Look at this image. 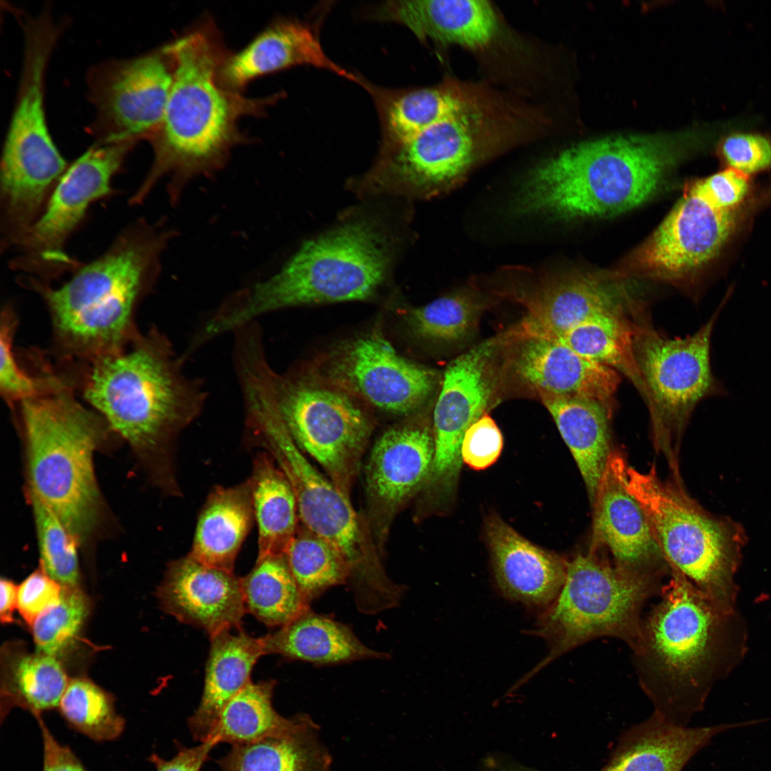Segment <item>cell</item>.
Returning a JSON list of instances; mask_svg holds the SVG:
<instances>
[{
  "label": "cell",
  "instance_id": "obj_49",
  "mask_svg": "<svg viewBox=\"0 0 771 771\" xmlns=\"http://www.w3.org/2000/svg\"><path fill=\"white\" fill-rule=\"evenodd\" d=\"M62 586L41 568L31 574L18 587L17 608L30 625L48 608L56 603Z\"/></svg>",
  "mask_w": 771,
  "mask_h": 771
},
{
  "label": "cell",
  "instance_id": "obj_20",
  "mask_svg": "<svg viewBox=\"0 0 771 771\" xmlns=\"http://www.w3.org/2000/svg\"><path fill=\"white\" fill-rule=\"evenodd\" d=\"M497 344L490 339L448 366L433 414L434 454L428 480L445 487L461 465L460 447L467 429L483 415L491 393L488 363Z\"/></svg>",
  "mask_w": 771,
  "mask_h": 771
},
{
  "label": "cell",
  "instance_id": "obj_25",
  "mask_svg": "<svg viewBox=\"0 0 771 771\" xmlns=\"http://www.w3.org/2000/svg\"><path fill=\"white\" fill-rule=\"evenodd\" d=\"M485 534L503 594L526 605L549 606L564 584L567 561L533 544L498 516L487 520Z\"/></svg>",
  "mask_w": 771,
  "mask_h": 771
},
{
  "label": "cell",
  "instance_id": "obj_32",
  "mask_svg": "<svg viewBox=\"0 0 771 771\" xmlns=\"http://www.w3.org/2000/svg\"><path fill=\"white\" fill-rule=\"evenodd\" d=\"M261 638L265 655L278 654L314 664L388 657L364 645L346 625L310 610Z\"/></svg>",
  "mask_w": 771,
  "mask_h": 771
},
{
  "label": "cell",
  "instance_id": "obj_39",
  "mask_svg": "<svg viewBox=\"0 0 771 771\" xmlns=\"http://www.w3.org/2000/svg\"><path fill=\"white\" fill-rule=\"evenodd\" d=\"M384 143L405 142L426 129L468 113L465 103L440 88L401 91L381 99Z\"/></svg>",
  "mask_w": 771,
  "mask_h": 771
},
{
  "label": "cell",
  "instance_id": "obj_10",
  "mask_svg": "<svg viewBox=\"0 0 771 771\" xmlns=\"http://www.w3.org/2000/svg\"><path fill=\"white\" fill-rule=\"evenodd\" d=\"M662 585L622 571L595 548L567 561L564 584L535 630L548 642L549 653L523 681L557 657L598 638H615L632 648L640 635L643 608L660 594Z\"/></svg>",
  "mask_w": 771,
  "mask_h": 771
},
{
  "label": "cell",
  "instance_id": "obj_26",
  "mask_svg": "<svg viewBox=\"0 0 771 771\" xmlns=\"http://www.w3.org/2000/svg\"><path fill=\"white\" fill-rule=\"evenodd\" d=\"M298 65L326 69L363 84L326 54L313 29L293 20L271 24L241 51L228 55L220 78L226 87L240 91L256 78Z\"/></svg>",
  "mask_w": 771,
  "mask_h": 771
},
{
  "label": "cell",
  "instance_id": "obj_18",
  "mask_svg": "<svg viewBox=\"0 0 771 771\" xmlns=\"http://www.w3.org/2000/svg\"><path fill=\"white\" fill-rule=\"evenodd\" d=\"M173 77L172 60L163 49L113 67L96 94L104 142L152 137L162 122Z\"/></svg>",
  "mask_w": 771,
  "mask_h": 771
},
{
  "label": "cell",
  "instance_id": "obj_9",
  "mask_svg": "<svg viewBox=\"0 0 771 771\" xmlns=\"http://www.w3.org/2000/svg\"><path fill=\"white\" fill-rule=\"evenodd\" d=\"M245 414L251 433L268 451L289 483L303 527L333 545L346 559L351 590L369 594L381 589L388 576L349 496L309 462L288 432L273 400L255 399Z\"/></svg>",
  "mask_w": 771,
  "mask_h": 771
},
{
  "label": "cell",
  "instance_id": "obj_24",
  "mask_svg": "<svg viewBox=\"0 0 771 771\" xmlns=\"http://www.w3.org/2000/svg\"><path fill=\"white\" fill-rule=\"evenodd\" d=\"M513 366L538 393L588 398L613 414L621 375L584 358L558 340L520 339Z\"/></svg>",
  "mask_w": 771,
  "mask_h": 771
},
{
  "label": "cell",
  "instance_id": "obj_51",
  "mask_svg": "<svg viewBox=\"0 0 771 771\" xmlns=\"http://www.w3.org/2000/svg\"><path fill=\"white\" fill-rule=\"evenodd\" d=\"M216 745L213 740H206L191 747L181 746L176 755L170 760H164L153 753L148 760L154 765L156 771H200Z\"/></svg>",
  "mask_w": 771,
  "mask_h": 771
},
{
  "label": "cell",
  "instance_id": "obj_46",
  "mask_svg": "<svg viewBox=\"0 0 771 771\" xmlns=\"http://www.w3.org/2000/svg\"><path fill=\"white\" fill-rule=\"evenodd\" d=\"M720 158L729 167L746 175L771 168V136L756 131H732L717 146Z\"/></svg>",
  "mask_w": 771,
  "mask_h": 771
},
{
  "label": "cell",
  "instance_id": "obj_1",
  "mask_svg": "<svg viewBox=\"0 0 771 771\" xmlns=\"http://www.w3.org/2000/svg\"><path fill=\"white\" fill-rule=\"evenodd\" d=\"M670 575L631 649L653 712L687 726L715 682L742 660L747 635L737 611L721 610L678 571Z\"/></svg>",
  "mask_w": 771,
  "mask_h": 771
},
{
  "label": "cell",
  "instance_id": "obj_37",
  "mask_svg": "<svg viewBox=\"0 0 771 771\" xmlns=\"http://www.w3.org/2000/svg\"><path fill=\"white\" fill-rule=\"evenodd\" d=\"M275 683L249 682L221 709L206 740L238 745L291 728L298 715L286 718L275 710L272 705Z\"/></svg>",
  "mask_w": 771,
  "mask_h": 771
},
{
  "label": "cell",
  "instance_id": "obj_3",
  "mask_svg": "<svg viewBox=\"0 0 771 771\" xmlns=\"http://www.w3.org/2000/svg\"><path fill=\"white\" fill-rule=\"evenodd\" d=\"M709 128L610 136L574 145L531 172L520 211L558 219L618 215L651 198Z\"/></svg>",
  "mask_w": 771,
  "mask_h": 771
},
{
  "label": "cell",
  "instance_id": "obj_6",
  "mask_svg": "<svg viewBox=\"0 0 771 771\" xmlns=\"http://www.w3.org/2000/svg\"><path fill=\"white\" fill-rule=\"evenodd\" d=\"M366 221L343 224L304 243L279 271L227 297L211 323L221 334L283 308L366 299L383 282L388 256Z\"/></svg>",
  "mask_w": 771,
  "mask_h": 771
},
{
  "label": "cell",
  "instance_id": "obj_41",
  "mask_svg": "<svg viewBox=\"0 0 771 771\" xmlns=\"http://www.w3.org/2000/svg\"><path fill=\"white\" fill-rule=\"evenodd\" d=\"M58 707L70 727L96 741L114 740L125 728L113 696L89 680L70 681Z\"/></svg>",
  "mask_w": 771,
  "mask_h": 771
},
{
  "label": "cell",
  "instance_id": "obj_36",
  "mask_svg": "<svg viewBox=\"0 0 771 771\" xmlns=\"http://www.w3.org/2000/svg\"><path fill=\"white\" fill-rule=\"evenodd\" d=\"M631 306L598 313L558 340L581 356L626 377L643 398L644 384L633 349Z\"/></svg>",
  "mask_w": 771,
  "mask_h": 771
},
{
  "label": "cell",
  "instance_id": "obj_11",
  "mask_svg": "<svg viewBox=\"0 0 771 771\" xmlns=\"http://www.w3.org/2000/svg\"><path fill=\"white\" fill-rule=\"evenodd\" d=\"M725 303L695 333L684 338L657 331L639 303L631 309L634 354L654 444L676 476L680 440L695 408L708 397L727 394L710 363L711 336Z\"/></svg>",
  "mask_w": 771,
  "mask_h": 771
},
{
  "label": "cell",
  "instance_id": "obj_38",
  "mask_svg": "<svg viewBox=\"0 0 771 771\" xmlns=\"http://www.w3.org/2000/svg\"><path fill=\"white\" fill-rule=\"evenodd\" d=\"M246 611L269 627H282L309 609L283 555L257 559L241 578Z\"/></svg>",
  "mask_w": 771,
  "mask_h": 771
},
{
  "label": "cell",
  "instance_id": "obj_27",
  "mask_svg": "<svg viewBox=\"0 0 771 771\" xmlns=\"http://www.w3.org/2000/svg\"><path fill=\"white\" fill-rule=\"evenodd\" d=\"M378 17L404 25L420 40L468 49L485 46L498 30L495 11L485 0L391 1Z\"/></svg>",
  "mask_w": 771,
  "mask_h": 771
},
{
  "label": "cell",
  "instance_id": "obj_29",
  "mask_svg": "<svg viewBox=\"0 0 771 771\" xmlns=\"http://www.w3.org/2000/svg\"><path fill=\"white\" fill-rule=\"evenodd\" d=\"M211 647L201 701L188 725L195 740L205 742L223 706L249 682L253 667L265 655L261 638L241 629L210 638Z\"/></svg>",
  "mask_w": 771,
  "mask_h": 771
},
{
  "label": "cell",
  "instance_id": "obj_23",
  "mask_svg": "<svg viewBox=\"0 0 771 771\" xmlns=\"http://www.w3.org/2000/svg\"><path fill=\"white\" fill-rule=\"evenodd\" d=\"M433 454V435L426 427L414 423L394 426L376 442L368 460L366 481L382 529L429 478Z\"/></svg>",
  "mask_w": 771,
  "mask_h": 771
},
{
  "label": "cell",
  "instance_id": "obj_44",
  "mask_svg": "<svg viewBox=\"0 0 771 771\" xmlns=\"http://www.w3.org/2000/svg\"><path fill=\"white\" fill-rule=\"evenodd\" d=\"M479 306L468 293L438 298L410 313L418 334L428 339L454 341L465 336L474 326Z\"/></svg>",
  "mask_w": 771,
  "mask_h": 771
},
{
  "label": "cell",
  "instance_id": "obj_14",
  "mask_svg": "<svg viewBox=\"0 0 771 771\" xmlns=\"http://www.w3.org/2000/svg\"><path fill=\"white\" fill-rule=\"evenodd\" d=\"M737 220L735 210L713 206L690 186L652 233L613 271L624 279L680 284L719 254Z\"/></svg>",
  "mask_w": 771,
  "mask_h": 771
},
{
  "label": "cell",
  "instance_id": "obj_35",
  "mask_svg": "<svg viewBox=\"0 0 771 771\" xmlns=\"http://www.w3.org/2000/svg\"><path fill=\"white\" fill-rule=\"evenodd\" d=\"M258 528V558L283 555L298 527L295 495L273 458L259 453L249 480Z\"/></svg>",
  "mask_w": 771,
  "mask_h": 771
},
{
  "label": "cell",
  "instance_id": "obj_17",
  "mask_svg": "<svg viewBox=\"0 0 771 771\" xmlns=\"http://www.w3.org/2000/svg\"><path fill=\"white\" fill-rule=\"evenodd\" d=\"M338 385L375 406L406 414L431 393L434 375L396 352L382 336L371 333L341 347L328 366Z\"/></svg>",
  "mask_w": 771,
  "mask_h": 771
},
{
  "label": "cell",
  "instance_id": "obj_40",
  "mask_svg": "<svg viewBox=\"0 0 771 771\" xmlns=\"http://www.w3.org/2000/svg\"><path fill=\"white\" fill-rule=\"evenodd\" d=\"M283 556L308 603L327 589L348 582L349 567L343 555L303 527L297 530Z\"/></svg>",
  "mask_w": 771,
  "mask_h": 771
},
{
  "label": "cell",
  "instance_id": "obj_42",
  "mask_svg": "<svg viewBox=\"0 0 771 771\" xmlns=\"http://www.w3.org/2000/svg\"><path fill=\"white\" fill-rule=\"evenodd\" d=\"M31 497L41 568L61 586H77L79 543L51 509L31 493Z\"/></svg>",
  "mask_w": 771,
  "mask_h": 771
},
{
  "label": "cell",
  "instance_id": "obj_7",
  "mask_svg": "<svg viewBox=\"0 0 771 771\" xmlns=\"http://www.w3.org/2000/svg\"><path fill=\"white\" fill-rule=\"evenodd\" d=\"M26 443L31 493L65 524L79 543L95 530L100 495L94 453L111 431L94 409L56 376L18 404Z\"/></svg>",
  "mask_w": 771,
  "mask_h": 771
},
{
  "label": "cell",
  "instance_id": "obj_43",
  "mask_svg": "<svg viewBox=\"0 0 771 771\" xmlns=\"http://www.w3.org/2000/svg\"><path fill=\"white\" fill-rule=\"evenodd\" d=\"M89 612V602L77 586H62L56 603L31 624L36 652L56 656L79 633Z\"/></svg>",
  "mask_w": 771,
  "mask_h": 771
},
{
  "label": "cell",
  "instance_id": "obj_53",
  "mask_svg": "<svg viewBox=\"0 0 771 771\" xmlns=\"http://www.w3.org/2000/svg\"><path fill=\"white\" fill-rule=\"evenodd\" d=\"M488 771H541L525 765L505 755L496 757L490 765Z\"/></svg>",
  "mask_w": 771,
  "mask_h": 771
},
{
  "label": "cell",
  "instance_id": "obj_16",
  "mask_svg": "<svg viewBox=\"0 0 771 771\" xmlns=\"http://www.w3.org/2000/svg\"><path fill=\"white\" fill-rule=\"evenodd\" d=\"M468 114L436 124L405 142L383 147L366 178V188L432 196L458 185L477 158V141Z\"/></svg>",
  "mask_w": 771,
  "mask_h": 771
},
{
  "label": "cell",
  "instance_id": "obj_21",
  "mask_svg": "<svg viewBox=\"0 0 771 771\" xmlns=\"http://www.w3.org/2000/svg\"><path fill=\"white\" fill-rule=\"evenodd\" d=\"M592 547H605L614 565L633 576L662 583L670 568L638 501L608 463L593 504Z\"/></svg>",
  "mask_w": 771,
  "mask_h": 771
},
{
  "label": "cell",
  "instance_id": "obj_48",
  "mask_svg": "<svg viewBox=\"0 0 771 771\" xmlns=\"http://www.w3.org/2000/svg\"><path fill=\"white\" fill-rule=\"evenodd\" d=\"M747 176L727 168L697 181L692 186L713 206L722 209L735 210L747 195Z\"/></svg>",
  "mask_w": 771,
  "mask_h": 771
},
{
  "label": "cell",
  "instance_id": "obj_4",
  "mask_svg": "<svg viewBox=\"0 0 771 771\" xmlns=\"http://www.w3.org/2000/svg\"><path fill=\"white\" fill-rule=\"evenodd\" d=\"M84 362L85 400L147 458L166 459L206 405L203 382L186 374L181 354L155 326L123 348Z\"/></svg>",
  "mask_w": 771,
  "mask_h": 771
},
{
  "label": "cell",
  "instance_id": "obj_52",
  "mask_svg": "<svg viewBox=\"0 0 771 771\" xmlns=\"http://www.w3.org/2000/svg\"><path fill=\"white\" fill-rule=\"evenodd\" d=\"M0 618L3 623L13 622V613L17 608L18 587L2 578L0 582Z\"/></svg>",
  "mask_w": 771,
  "mask_h": 771
},
{
  "label": "cell",
  "instance_id": "obj_8",
  "mask_svg": "<svg viewBox=\"0 0 771 771\" xmlns=\"http://www.w3.org/2000/svg\"><path fill=\"white\" fill-rule=\"evenodd\" d=\"M609 463L638 501L670 568L676 570L721 610L737 611L735 577L745 543L742 527L709 514L679 483L662 481L651 468L642 473L613 452Z\"/></svg>",
  "mask_w": 771,
  "mask_h": 771
},
{
  "label": "cell",
  "instance_id": "obj_22",
  "mask_svg": "<svg viewBox=\"0 0 771 771\" xmlns=\"http://www.w3.org/2000/svg\"><path fill=\"white\" fill-rule=\"evenodd\" d=\"M157 595L165 612L203 629L210 638L233 628L240 630L246 612L241 578L189 555L168 565Z\"/></svg>",
  "mask_w": 771,
  "mask_h": 771
},
{
  "label": "cell",
  "instance_id": "obj_34",
  "mask_svg": "<svg viewBox=\"0 0 771 771\" xmlns=\"http://www.w3.org/2000/svg\"><path fill=\"white\" fill-rule=\"evenodd\" d=\"M4 652L1 722L14 707L29 710L34 717L59 707L69 682L55 656L7 647Z\"/></svg>",
  "mask_w": 771,
  "mask_h": 771
},
{
  "label": "cell",
  "instance_id": "obj_31",
  "mask_svg": "<svg viewBox=\"0 0 771 771\" xmlns=\"http://www.w3.org/2000/svg\"><path fill=\"white\" fill-rule=\"evenodd\" d=\"M254 518L249 480L216 487L201 511L188 555L208 567L233 573Z\"/></svg>",
  "mask_w": 771,
  "mask_h": 771
},
{
  "label": "cell",
  "instance_id": "obj_50",
  "mask_svg": "<svg viewBox=\"0 0 771 771\" xmlns=\"http://www.w3.org/2000/svg\"><path fill=\"white\" fill-rule=\"evenodd\" d=\"M35 718L40 728L43 744L42 771H87L73 751L54 737L41 715H36Z\"/></svg>",
  "mask_w": 771,
  "mask_h": 771
},
{
  "label": "cell",
  "instance_id": "obj_13",
  "mask_svg": "<svg viewBox=\"0 0 771 771\" xmlns=\"http://www.w3.org/2000/svg\"><path fill=\"white\" fill-rule=\"evenodd\" d=\"M273 386L279 413L296 443L348 495L371 434L368 417L345 393L300 378L274 371Z\"/></svg>",
  "mask_w": 771,
  "mask_h": 771
},
{
  "label": "cell",
  "instance_id": "obj_2",
  "mask_svg": "<svg viewBox=\"0 0 771 771\" xmlns=\"http://www.w3.org/2000/svg\"><path fill=\"white\" fill-rule=\"evenodd\" d=\"M163 49L172 60L173 83L162 122L151 137L153 163L135 201L166 176L170 201L176 203L190 182L216 174L232 149L245 142L238 120L261 114L277 96L251 99L221 82L220 70L228 54L211 24Z\"/></svg>",
  "mask_w": 771,
  "mask_h": 771
},
{
  "label": "cell",
  "instance_id": "obj_19",
  "mask_svg": "<svg viewBox=\"0 0 771 771\" xmlns=\"http://www.w3.org/2000/svg\"><path fill=\"white\" fill-rule=\"evenodd\" d=\"M613 271H571L549 276L521 297L527 313L516 337L558 340L598 313L628 308L633 301Z\"/></svg>",
  "mask_w": 771,
  "mask_h": 771
},
{
  "label": "cell",
  "instance_id": "obj_15",
  "mask_svg": "<svg viewBox=\"0 0 771 771\" xmlns=\"http://www.w3.org/2000/svg\"><path fill=\"white\" fill-rule=\"evenodd\" d=\"M132 143L104 142L66 170L43 212L18 243L23 253L18 264L23 269L42 275L56 272L69 263L63 250L69 235L90 203L109 193L111 178Z\"/></svg>",
  "mask_w": 771,
  "mask_h": 771
},
{
  "label": "cell",
  "instance_id": "obj_5",
  "mask_svg": "<svg viewBox=\"0 0 771 771\" xmlns=\"http://www.w3.org/2000/svg\"><path fill=\"white\" fill-rule=\"evenodd\" d=\"M174 234L142 225L61 287L32 284L45 300L64 356L86 361L121 349L140 334L138 306L153 286Z\"/></svg>",
  "mask_w": 771,
  "mask_h": 771
},
{
  "label": "cell",
  "instance_id": "obj_12",
  "mask_svg": "<svg viewBox=\"0 0 771 771\" xmlns=\"http://www.w3.org/2000/svg\"><path fill=\"white\" fill-rule=\"evenodd\" d=\"M24 69L17 104L6 136L1 167V201L10 210H40L66 171L47 127L44 77L57 33L40 19L26 28Z\"/></svg>",
  "mask_w": 771,
  "mask_h": 771
},
{
  "label": "cell",
  "instance_id": "obj_45",
  "mask_svg": "<svg viewBox=\"0 0 771 771\" xmlns=\"http://www.w3.org/2000/svg\"><path fill=\"white\" fill-rule=\"evenodd\" d=\"M16 315L11 307H5L1 314L0 327V390L10 405L41 393L49 384L52 371L46 368L40 375H31L19 363L13 349V338L17 326Z\"/></svg>",
  "mask_w": 771,
  "mask_h": 771
},
{
  "label": "cell",
  "instance_id": "obj_33",
  "mask_svg": "<svg viewBox=\"0 0 771 771\" xmlns=\"http://www.w3.org/2000/svg\"><path fill=\"white\" fill-rule=\"evenodd\" d=\"M223 771H331L330 752L319 727L298 715L290 729L243 745H233L218 761Z\"/></svg>",
  "mask_w": 771,
  "mask_h": 771
},
{
  "label": "cell",
  "instance_id": "obj_28",
  "mask_svg": "<svg viewBox=\"0 0 771 771\" xmlns=\"http://www.w3.org/2000/svg\"><path fill=\"white\" fill-rule=\"evenodd\" d=\"M736 725H676L652 714L623 732L598 771H682L717 735Z\"/></svg>",
  "mask_w": 771,
  "mask_h": 771
},
{
  "label": "cell",
  "instance_id": "obj_47",
  "mask_svg": "<svg viewBox=\"0 0 771 771\" xmlns=\"http://www.w3.org/2000/svg\"><path fill=\"white\" fill-rule=\"evenodd\" d=\"M503 448V438L495 420L484 413L465 431L460 447L462 461L481 470L494 464Z\"/></svg>",
  "mask_w": 771,
  "mask_h": 771
},
{
  "label": "cell",
  "instance_id": "obj_30",
  "mask_svg": "<svg viewBox=\"0 0 771 771\" xmlns=\"http://www.w3.org/2000/svg\"><path fill=\"white\" fill-rule=\"evenodd\" d=\"M584 480L593 505L611 452L610 420L604 406L593 400L539 393Z\"/></svg>",
  "mask_w": 771,
  "mask_h": 771
}]
</instances>
